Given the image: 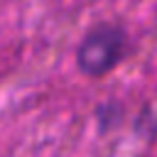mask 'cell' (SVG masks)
I'll use <instances>...</instances> for the list:
<instances>
[{
  "instance_id": "obj_1",
  "label": "cell",
  "mask_w": 157,
  "mask_h": 157,
  "mask_svg": "<svg viewBox=\"0 0 157 157\" xmlns=\"http://www.w3.org/2000/svg\"><path fill=\"white\" fill-rule=\"evenodd\" d=\"M132 54V37L123 22L101 20L91 25L74 52V61L81 76L103 78L113 74L128 56Z\"/></svg>"
},
{
  "instance_id": "obj_2",
  "label": "cell",
  "mask_w": 157,
  "mask_h": 157,
  "mask_svg": "<svg viewBox=\"0 0 157 157\" xmlns=\"http://www.w3.org/2000/svg\"><path fill=\"white\" fill-rule=\"evenodd\" d=\"M93 118H96L101 132L113 130V128H118V125L125 120V105H123V101H118V98H108V101H103V103L96 105Z\"/></svg>"
}]
</instances>
